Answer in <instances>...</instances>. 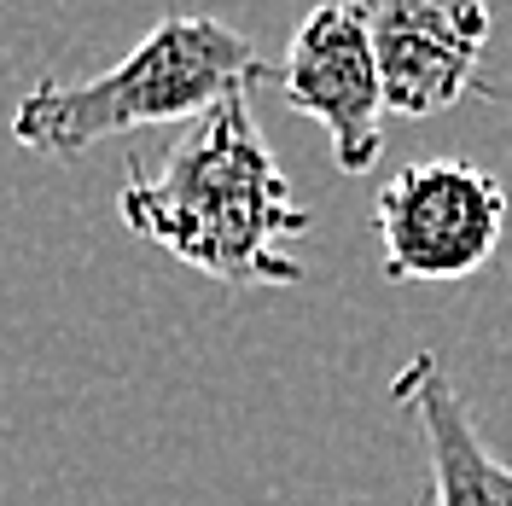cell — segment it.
I'll return each instance as SVG.
<instances>
[{
  "instance_id": "2",
  "label": "cell",
  "mask_w": 512,
  "mask_h": 506,
  "mask_svg": "<svg viewBox=\"0 0 512 506\" xmlns=\"http://www.w3.org/2000/svg\"><path fill=\"white\" fill-rule=\"evenodd\" d=\"M262 76V53L239 30H227L222 18L175 12L140 35L128 59L88 82H35L12 111V140L70 163L111 134L204 117L216 99L251 94Z\"/></svg>"
},
{
  "instance_id": "3",
  "label": "cell",
  "mask_w": 512,
  "mask_h": 506,
  "mask_svg": "<svg viewBox=\"0 0 512 506\" xmlns=\"http://www.w3.org/2000/svg\"><path fill=\"white\" fill-rule=\"evenodd\" d=\"M379 268L396 285L472 280L507 233V187L466 158L402 163L373 198Z\"/></svg>"
},
{
  "instance_id": "4",
  "label": "cell",
  "mask_w": 512,
  "mask_h": 506,
  "mask_svg": "<svg viewBox=\"0 0 512 506\" xmlns=\"http://www.w3.org/2000/svg\"><path fill=\"white\" fill-rule=\"evenodd\" d=\"M291 111L320 123L332 163L344 175H367L384 152V88L373 35L361 18V0H320L291 30L286 59L274 70Z\"/></svg>"
},
{
  "instance_id": "6",
  "label": "cell",
  "mask_w": 512,
  "mask_h": 506,
  "mask_svg": "<svg viewBox=\"0 0 512 506\" xmlns=\"http://www.w3.org/2000/svg\"><path fill=\"white\" fill-rule=\"evenodd\" d=\"M390 402L419 425L431 506H512V466L483 448L478 419L431 349L408 355V367L390 379Z\"/></svg>"
},
{
  "instance_id": "1",
  "label": "cell",
  "mask_w": 512,
  "mask_h": 506,
  "mask_svg": "<svg viewBox=\"0 0 512 506\" xmlns=\"http://www.w3.org/2000/svg\"><path fill=\"white\" fill-rule=\"evenodd\" d=\"M117 216L128 233L152 239L227 291L297 285L303 262L291 245L315 227L256 128L251 94H227L192 117V128L163 152L158 175H128Z\"/></svg>"
},
{
  "instance_id": "5",
  "label": "cell",
  "mask_w": 512,
  "mask_h": 506,
  "mask_svg": "<svg viewBox=\"0 0 512 506\" xmlns=\"http://www.w3.org/2000/svg\"><path fill=\"white\" fill-rule=\"evenodd\" d=\"M390 117H437L478 88L489 47L483 0H361Z\"/></svg>"
}]
</instances>
